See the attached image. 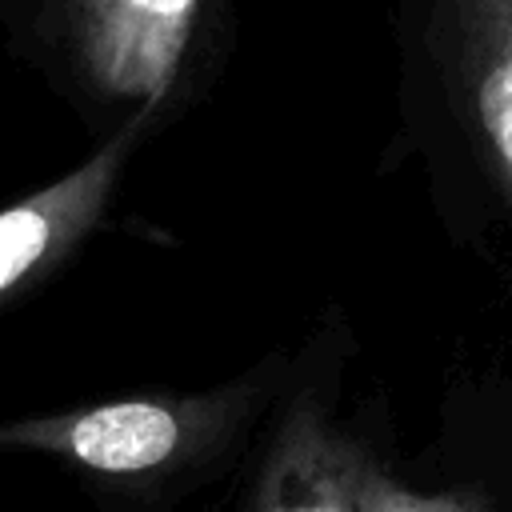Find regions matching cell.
Listing matches in <instances>:
<instances>
[{
  "mask_svg": "<svg viewBox=\"0 0 512 512\" xmlns=\"http://www.w3.org/2000/svg\"><path fill=\"white\" fill-rule=\"evenodd\" d=\"M260 400V380L200 396H132L0 424V448L60 456L92 476L148 480L220 452Z\"/></svg>",
  "mask_w": 512,
  "mask_h": 512,
  "instance_id": "obj_1",
  "label": "cell"
},
{
  "mask_svg": "<svg viewBox=\"0 0 512 512\" xmlns=\"http://www.w3.org/2000/svg\"><path fill=\"white\" fill-rule=\"evenodd\" d=\"M20 28L92 96L156 112L188 60L204 0H20Z\"/></svg>",
  "mask_w": 512,
  "mask_h": 512,
  "instance_id": "obj_2",
  "label": "cell"
},
{
  "mask_svg": "<svg viewBox=\"0 0 512 512\" xmlns=\"http://www.w3.org/2000/svg\"><path fill=\"white\" fill-rule=\"evenodd\" d=\"M436 32L488 168L512 204V0H436Z\"/></svg>",
  "mask_w": 512,
  "mask_h": 512,
  "instance_id": "obj_4",
  "label": "cell"
},
{
  "mask_svg": "<svg viewBox=\"0 0 512 512\" xmlns=\"http://www.w3.org/2000/svg\"><path fill=\"white\" fill-rule=\"evenodd\" d=\"M148 120L152 112H132V120L88 160L0 212V300L56 268L100 224Z\"/></svg>",
  "mask_w": 512,
  "mask_h": 512,
  "instance_id": "obj_3",
  "label": "cell"
},
{
  "mask_svg": "<svg viewBox=\"0 0 512 512\" xmlns=\"http://www.w3.org/2000/svg\"><path fill=\"white\" fill-rule=\"evenodd\" d=\"M352 448L320 408H292L272 436L244 512H356Z\"/></svg>",
  "mask_w": 512,
  "mask_h": 512,
  "instance_id": "obj_5",
  "label": "cell"
},
{
  "mask_svg": "<svg viewBox=\"0 0 512 512\" xmlns=\"http://www.w3.org/2000/svg\"><path fill=\"white\" fill-rule=\"evenodd\" d=\"M352 500L356 512H488L484 496L472 488L460 492H412L396 484L368 452L352 448Z\"/></svg>",
  "mask_w": 512,
  "mask_h": 512,
  "instance_id": "obj_6",
  "label": "cell"
}]
</instances>
